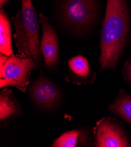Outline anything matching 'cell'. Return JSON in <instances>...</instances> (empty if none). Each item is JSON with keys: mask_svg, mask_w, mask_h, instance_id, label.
Masks as SVG:
<instances>
[{"mask_svg": "<svg viewBox=\"0 0 131 147\" xmlns=\"http://www.w3.org/2000/svg\"><path fill=\"white\" fill-rule=\"evenodd\" d=\"M130 19L126 0H107L100 31V70L113 69L125 48Z\"/></svg>", "mask_w": 131, "mask_h": 147, "instance_id": "cell-1", "label": "cell"}, {"mask_svg": "<svg viewBox=\"0 0 131 147\" xmlns=\"http://www.w3.org/2000/svg\"><path fill=\"white\" fill-rule=\"evenodd\" d=\"M37 66L33 58L23 55L0 53V88L16 87L25 93L31 71Z\"/></svg>", "mask_w": 131, "mask_h": 147, "instance_id": "cell-2", "label": "cell"}, {"mask_svg": "<svg viewBox=\"0 0 131 147\" xmlns=\"http://www.w3.org/2000/svg\"><path fill=\"white\" fill-rule=\"evenodd\" d=\"M60 11L64 23L75 31L90 27L96 16L95 0H62Z\"/></svg>", "mask_w": 131, "mask_h": 147, "instance_id": "cell-3", "label": "cell"}, {"mask_svg": "<svg viewBox=\"0 0 131 147\" xmlns=\"http://www.w3.org/2000/svg\"><path fill=\"white\" fill-rule=\"evenodd\" d=\"M94 137L96 147L131 146V137L117 122L109 117L96 123Z\"/></svg>", "mask_w": 131, "mask_h": 147, "instance_id": "cell-4", "label": "cell"}, {"mask_svg": "<svg viewBox=\"0 0 131 147\" xmlns=\"http://www.w3.org/2000/svg\"><path fill=\"white\" fill-rule=\"evenodd\" d=\"M21 25L25 33L29 51L35 63L41 57L39 39V23L37 12L31 0H22Z\"/></svg>", "mask_w": 131, "mask_h": 147, "instance_id": "cell-5", "label": "cell"}, {"mask_svg": "<svg viewBox=\"0 0 131 147\" xmlns=\"http://www.w3.org/2000/svg\"><path fill=\"white\" fill-rule=\"evenodd\" d=\"M29 93L34 103L45 110L56 107L61 99L58 87L43 75H41L32 83Z\"/></svg>", "mask_w": 131, "mask_h": 147, "instance_id": "cell-6", "label": "cell"}, {"mask_svg": "<svg viewBox=\"0 0 131 147\" xmlns=\"http://www.w3.org/2000/svg\"><path fill=\"white\" fill-rule=\"evenodd\" d=\"M39 22L42 30L40 51L44 59L45 65L48 67H52L60 59L59 39L55 29L50 24L48 17L40 13Z\"/></svg>", "mask_w": 131, "mask_h": 147, "instance_id": "cell-7", "label": "cell"}, {"mask_svg": "<svg viewBox=\"0 0 131 147\" xmlns=\"http://www.w3.org/2000/svg\"><path fill=\"white\" fill-rule=\"evenodd\" d=\"M21 107L9 89H4L0 92V121L8 122L22 114Z\"/></svg>", "mask_w": 131, "mask_h": 147, "instance_id": "cell-8", "label": "cell"}, {"mask_svg": "<svg viewBox=\"0 0 131 147\" xmlns=\"http://www.w3.org/2000/svg\"><path fill=\"white\" fill-rule=\"evenodd\" d=\"M108 110L131 126V95L121 89L116 99L111 103Z\"/></svg>", "mask_w": 131, "mask_h": 147, "instance_id": "cell-9", "label": "cell"}, {"mask_svg": "<svg viewBox=\"0 0 131 147\" xmlns=\"http://www.w3.org/2000/svg\"><path fill=\"white\" fill-rule=\"evenodd\" d=\"M0 53L8 56L13 54L11 24L7 13L2 9L0 11Z\"/></svg>", "mask_w": 131, "mask_h": 147, "instance_id": "cell-10", "label": "cell"}, {"mask_svg": "<svg viewBox=\"0 0 131 147\" xmlns=\"http://www.w3.org/2000/svg\"><path fill=\"white\" fill-rule=\"evenodd\" d=\"M85 137L83 132L80 129L67 131L54 141L52 146L75 147L85 142Z\"/></svg>", "mask_w": 131, "mask_h": 147, "instance_id": "cell-11", "label": "cell"}, {"mask_svg": "<svg viewBox=\"0 0 131 147\" xmlns=\"http://www.w3.org/2000/svg\"><path fill=\"white\" fill-rule=\"evenodd\" d=\"M68 66L76 79L86 80L88 79L90 68L88 60L81 55L72 57L68 62Z\"/></svg>", "mask_w": 131, "mask_h": 147, "instance_id": "cell-12", "label": "cell"}, {"mask_svg": "<svg viewBox=\"0 0 131 147\" xmlns=\"http://www.w3.org/2000/svg\"><path fill=\"white\" fill-rule=\"evenodd\" d=\"M124 77L131 84V60L125 63L124 67Z\"/></svg>", "mask_w": 131, "mask_h": 147, "instance_id": "cell-13", "label": "cell"}, {"mask_svg": "<svg viewBox=\"0 0 131 147\" xmlns=\"http://www.w3.org/2000/svg\"><path fill=\"white\" fill-rule=\"evenodd\" d=\"M8 1V0H0V7L2 8L4 7Z\"/></svg>", "mask_w": 131, "mask_h": 147, "instance_id": "cell-14", "label": "cell"}]
</instances>
